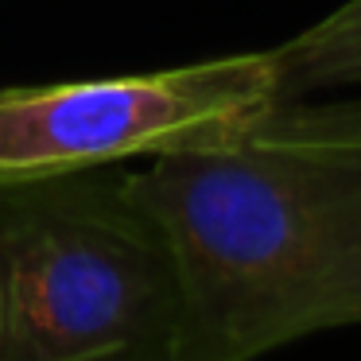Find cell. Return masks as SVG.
I'll use <instances>...</instances> for the list:
<instances>
[{
	"label": "cell",
	"mask_w": 361,
	"mask_h": 361,
	"mask_svg": "<svg viewBox=\"0 0 361 361\" xmlns=\"http://www.w3.org/2000/svg\"><path fill=\"white\" fill-rule=\"evenodd\" d=\"M280 102L272 51L0 90V187L226 144Z\"/></svg>",
	"instance_id": "3"
},
{
	"label": "cell",
	"mask_w": 361,
	"mask_h": 361,
	"mask_svg": "<svg viewBox=\"0 0 361 361\" xmlns=\"http://www.w3.org/2000/svg\"><path fill=\"white\" fill-rule=\"evenodd\" d=\"M109 361H128V357H109Z\"/></svg>",
	"instance_id": "5"
},
{
	"label": "cell",
	"mask_w": 361,
	"mask_h": 361,
	"mask_svg": "<svg viewBox=\"0 0 361 361\" xmlns=\"http://www.w3.org/2000/svg\"><path fill=\"white\" fill-rule=\"evenodd\" d=\"M179 280L125 171L0 187V361H171Z\"/></svg>",
	"instance_id": "2"
},
{
	"label": "cell",
	"mask_w": 361,
	"mask_h": 361,
	"mask_svg": "<svg viewBox=\"0 0 361 361\" xmlns=\"http://www.w3.org/2000/svg\"><path fill=\"white\" fill-rule=\"evenodd\" d=\"M280 102L361 90V0H345L330 16L272 47Z\"/></svg>",
	"instance_id": "4"
},
{
	"label": "cell",
	"mask_w": 361,
	"mask_h": 361,
	"mask_svg": "<svg viewBox=\"0 0 361 361\" xmlns=\"http://www.w3.org/2000/svg\"><path fill=\"white\" fill-rule=\"evenodd\" d=\"M125 190L171 249V361H257L361 322V90L276 102L233 140L125 171Z\"/></svg>",
	"instance_id": "1"
}]
</instances>
